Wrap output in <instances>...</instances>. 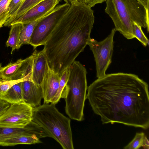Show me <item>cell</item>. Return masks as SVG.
I'll return each mask as SVG.
<instances>
[{
    "label": "cell",
    "instance_id": "6da1fadb",
    "mask_svg": "<svg viewBox=\"0 0 149 149\" xmlns=\"http://www.w3.org/2000/svg\"><path fill=\"white\" fill-rule=\"evenodd\" d=\"M87 89L86 98L103 124L118 123L148 128V86L137 75L122 72L105 74Z\"/></svg>",
    "mask_w": 149,
    "mask_h": 149
},
{
    "label": "cell",
    "instance_id": "7a4b0ae2",
    "mask_svg": "<svg viewBox=\"0 0 149 149\" xmlns=\"http://www.w3.org/2000/svg\"><path fill=\"white\" fill-rule=\"evenodd\" d=\"M94 20L91 8L71 5L44 45L51 70L60 76L83 51L90 38Z\"/></svg>",
    "mask_w": 149,
    "mask_h": 149
},
{
    "label": "cell",
    "instance_id": "3957f363",
    "mask_svg": "<svg viewBox=\"0 0 149 149\" xmlns=\"http://www.w3.org/2000/svg\"><path fill=\"white\" fill-rule=\"evenodd\" d=\"M105 12L116 31L128 39L134 38L133 23L149 31V11L137 0H106Z\"/></svg>",
    "mask_w": 149,
    "mask_h": 149
},
{
    "label": "cell",
    "instance_id": "277c9868",
    "mask_svg": "<svg viewBox=\"0 0 149 149\" xmlns=\"http://www.w3.org/2000/svg\"><path fill=\"white\" fill-rule=\"evenodd\" d=\"M32 120L63 149H74L70 120L60 112L55 105L44 103L33 108Z\"/></svg>",
    "mask_w": 149,
    "mask_h": 149
},
{
    "label": "cell",
    "instance_id": "5b68a950",
    "mask_svg": "<svg viewBox=\"0 0 149 149\" xmlns=\"http://www.w3.org/2000/svg\"><path fill=\"white\" fill-rule=\"evenodd\" d=\"M69 69L64 98L65 111L71 119L81 121L84 119V110L88 88L87 72L84 66L76 61Z\"/></svg>",
    "mask_w": 149,
    "mask_h": 149
},
{
    "label": "cell",
    "instance_id": "8992f818",
    "mask_svg": "<svg viewBox=\"0 0 149 149\" xmlns=\"http://www.w3.org/2000/svg\"><path fill=\"white\" fill-rule=\"evenodd\" d=\"M70 6L68 3L57 5L52 11L39 21L35 27L30 40V44L34 49L44 45Z\"/></svg>",
    "mask_w": 149,
    "mask_h": 149
},
{
    "label": "cell",
    "instance_id": "52a82bcc",
    "mask_svg": "<svg viewBox=\"0 0 149 149\" xmlns=\"http://www.w3.org/2000/svg\"><path fill=\"white\" fill-rule=\"evenodd\" d=\"M116 31L112 29L110 34L104 40L98 41L90 38L88 45L93 54L96 63L97 78L105 75L106 71L111 62L113 51V38Z\"/></svg>",
    "mask_w": 149,
    "mask_h": 149
},
{
    "label": "cell",
    "instance_id": "ba28073f",
    "mask_svg": "<svg viewBox=\"0 0 149 149\" xmlns=\"http://www.w3.org/2000/svg\"><path fill=\"white\" fill-rule=\"evenodd\" d=\"M33 108L24 102L10 104L0 116V128H24L32 120Z\"/></svg>",
    "mask_w": 149,
    "mask_h": 149
},
{
    "label": "cell",
    "instance_id": "9c48e42d",
    "mask_svg": "<svg viewBox=\"0 0 149 149\" xmlns=\"http://www.w3.org/2000/svg\"><path fill=\"white\" fill-rule=\"evenodd\" d=\"M61 0H44L38 3L13 22L25 24L36 20L47 15L52 11Z\"/></svg>",
    "mask_w": 149,
    "mask_h": 149
},
{
    "label": "cell",
    "instance_id": "30bf717a",
    "mask_svg": "<svg viewBox=\"0 0 149 149\" xmlns=\"http://www.w3.org/2000/svg\"><path fill=\"white\" fill-rule=\"evenodd\" d=\"M33 62L31 79L36 85L41 84L49 68L43 50H35L32 54Z\"/></svg>",
    "mask_w": 149,
    "mask_h": 149
},
{
    "label": "cell",
    "instance_id": "8fae6325",
    "mask_svg": "<svg viewBox=\"0 0 149 149\" xmlns=\"http://www.w3.org/2000/svg\"><path fill=\"white\" fill-rule=\"evenodd\" d=\"M60 76L50 68L41 84L44 104L51 103L59 87Z\"/></svg>",
    "mask_w": 149,
    "mask_h": 149
},
{
    "label": "cell",
    "instance_id": "7c38bea8",
    "mask_svg": "<svg viewBox=\"0 0 149 149\" xmlns=\"http://www.w3.org/2000/svg\"><path fill=\"white\" fill-rule=\"evenodd\" d=\"M24 101L34 108L40 105L43 95L41 86L35 84L31 78L22 82Z\"/></svg>",
    "mask_w": 149,
    "mask_h": 149
},
{
    "label": "cell",
    "instance_id": "4fadbf2b",
    "mask_svg": "<svg viewBox=\"0 0 149 149\" xmlns=\"http://www.w3.org/2000/svg\"><path fill=\"white\" fill-rule=\"evenodd\" d=\"M19 135H36L40 139L45 136V133L42 127L33 121L22 128H0V140Z\"/></svg>",
    "mask_w": 149,
    "mask_h": 149
},
{
    "label": "cell",
    "instance_id": "5bb4252c",
    "mask_svg": "<svg viewBox=\"0 0 149 149\" xmlns=\"http://www.w3.org/2000/svg\"><path fill=\"white\" fill-rule=\"evenodd\" d=\"M40 139L36 135H17L0 140V146H8L19 144H34L41 143Z\"/></svg>",
    "mask_w": 149,
    "mask_h": 149
},
{
    "label": "cell",
    "instance_id": "9a60e30c",
    "mask_svg": "<svg viewBox=\"0 0 149 149\" xmlns=\"http://www.w3.org/2000/svg\"><path fill=\"white\" fill-rule=\"evenodd\" d=\"M0 99L10 104L24 102L22 82L15 84L6 92L0 95Z\"/></svg>",
    "mask_w": 149,
    "mask_h": 149
},
{
    "label": "cell",
    "instance_id": "2e32d148",
    "mask_svg": "<svg viewBox=\"0 0 149 149\" xmlns=\"http://www.w3.org/2000/svg\"><path fill=\"white\" fill-rule=\"evenodd\" d=\"M25 59H20L0 68V79L4 80L13 79L20 71Z\"/></svg>",
    "mask_w": 149,
    "mask_h": 149
},
{
    "label": "cell",
    "instance_id": "e0dca14e",
    "mask_svg": "<svg viewBox=\"0 0 149 149\" xmlns=\"http://www.w3.org/2000/svg\"><path fill=\"white\" fill-rule=\"evenodd\" d=\"M22 24L16 23L11 25L8 40L6 42V46L10 47L12 48L11 54L15 49H19L20 35Z\"/></svg>",
    "mask_w": 149,
    "mask_h": 149
},
{
    "label": "cell",
    "instance_id": "ac0fdd59",
    "mask_svg": "<svg viewBox=\"0 0 149 149\" xmlns=\"http://www.w3.org/2000/svg\"><path fill=\"white\" fill-rule=\"evenodd\" d=\"M44 0H24L15 13L10 17L4 24L6 26H10L11 24L15 21L33 7Z\"/></svg>",
    "mask_w": 149,
    "mask_h": 149
},
{
    "label": "cell",
    "instance_id": "d6986e66",
    "mask_svg": "<svg viewBox=\"0 0 149 149\" xmlns=\"http://www.w3.org/2000/svg\"><path fill=\"white\" fill-rule=\"evenodd\" d=\"M42 18L29 23L22 24L19 42L20 47L23 45L30 44L31 38L35 27Z\"/></svg>",
    "mask_w": 149,
    "mask_h": 149
},
{
    "label": "cell",
    "instance_id": "ffe728a7",
    "mask_svg": "<svg viewBox=\"0 0 149 149\" xmlns=\"http://www.w3.org/2000/svg\"><path fill=\"white\" fill-rule=\"evenodd\" d=\"M69 74V67L67 68L60 76V81L57 93L51 103L55 105L61 98H64L66 92V84Z\"/></svg>",
    "mask_w": 149,
    "mask_h": 149
},
{
    "label": "cell",
    "instance_id": "44dd1931",
    "mask_svg": "<svg viewBox=\"0 0 149 149\" xmlns=\"http://www.w3.org/2000/svg\"><path fill=\"white\" fill-rule=\"evenodd\" d=\"M31 74L29 72L25 76L10 80H0V95L6 92L15 84L31 78Z\"/></svg>",
    "mask_w": 149,
    "mask_h": 149
},
{
    "label": "cell",
    "instance_id": "7402d4cb",
    "mask_svg": "<svg viewBox=\"0 0 149 149\" xmlns=\"http://www.w3.org/2000/svg\"><path fill=\"white\" fill-rule=\"evenodd\" d=\"M11 0H0V27L9 18V6Z\"/></svg>",
    "mask_w": 149,
    "mask_h": 149
},
{
    "label": "cell",
    "instance_id": "603a6c76",
    "mask_svg": "<svg viewBox=\"0 0 149 149\" xmlns=\"http://www.w3.org/2000/svg\"><path fill=\"white\" fill-rule=\"evenodd\" d=\"M145 134L141 132L136 133L133 139L124 148L125 149H137L143 147Z\"/></svg>",
    "mask_w": 149,
    "mask_h": 149
},
{
    "label": "cell",
    "instance_id": "cb8c5ba5",
    "mask_svg": "<svg viewBox=\"0 0 149 149\" xmlns=\"http://www.w3.org/2000/svg\"><path fill=\"white\" fill-rule=\"evenodd\" d=\"M134 34V38L138 40L144 46L149 44V40L142 30V27L136 23H133Z\"/></svg>",
    "mask_w": 149,
    "mask_h": 149
},
{
    "label": "cell",
    "instance_id": "d4e9b609",
    "mask_svg": "<svg viewBox=\"0 0 149 149\" xmlns=\"http://www.w3.org/2000/svg\"><path fill=\"white\" fill-rule=\"evenodd\" d=\"M71 5H81L91 8L97 4L101 3L106 0H64Z\"/></svg>",
    "mask_w": 149,
    "mask_h": 149
},
{
    "label": "cell",
    "instance_id": "484cf974",
    "mask_svg": "<svg viewBox=\"0 0 149 149\" xmlns=\"http://www.w3.org/2000/svg\"><path fill=\"white\" fill-rule=\"evenodd\" d=\"M24 0H11L9 6L10 17L13 16L20 8Z\"/></svg>",
    "mask_w": 149,
    "mask_h": 149
},
{
    "label": "cell",
    "instance_id": "4316f807",
    "mask_svg": "<svg viewBox=\"0 0 149 149\" xmlns=\"http://www.w3.org/2000/svg\"><path fill=\"white\" fill-rule=\"evenodd\" d=\"M10 105L8 102L0 99V116L8 109Z\"/></svg>",
    "mask_w": 149,
    "mask_h": 149
},
{
    "label": "cell",
    "instance_id": "83f0119b",
    "mask_svg": "<svg viewBox=\"0 0 149 149\" xmlns=\"http://www.w3.org/2000/svg\"><path fill=\"white\" fill-rule=\"evenodd\" d=\"M146 9L149 11V0H137Z\"/></svg>",
    "mask_w": 149,
    "mask_h": 149
},
{
    "label": "cell",
    "instance_id": "f1b7e54d",
    "mask_svg": "<svg viewBox=\"0 0 149 149\" xmlns=\"http://www.w3.org/2000/svg\"><path fill=\"white\" fill-rule=\"evenodd\" d=\"M143 147L146 149H149V142L148 139L146 136H145L143 142Z\"/></svg>",
    "mask_w": 149,
    "mask_h": 149
},
{
    "label": "cell",
    "instance_id": "f546056e",
    "mask_svg": "<svg viewBox=\"0 0 149 149\" xmlns=\"http://www.w3.org/2000/svg\"><path fill=\"white\" fill-rule=\"evenodd\" d=\"M1 64H0V68H1Z\"/></svg>",
    "mask_w": 149,
    "mask_h": 149
},
{
    "label": "cell",
    "instance_id": "4dcf8cb0",
    "mask_svg": "<svg viewBox=\"0 0 149 149\" xmlns=\"http://www.w3.org/2000/svg\"><path fill=\"white\" fill-rule=\"evenodd\" d=\"M1 27H0V29L1 28Z\"/></svg>",
    "mask_w": 149,
    "mask_h": 149
}]
</instances>
